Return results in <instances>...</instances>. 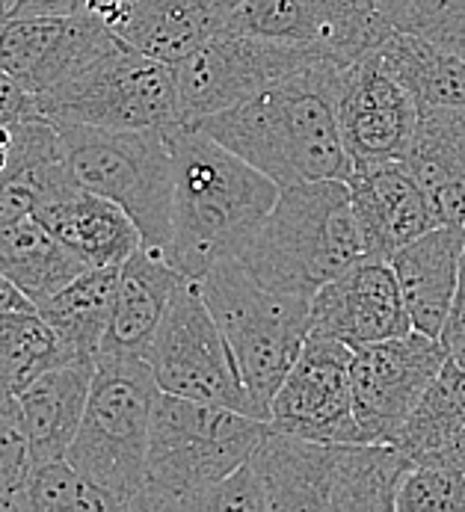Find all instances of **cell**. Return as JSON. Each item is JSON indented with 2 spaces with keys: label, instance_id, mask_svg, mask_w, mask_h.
I'll return each mask as SVG.
<instances>
[{
  "label": "cell",
  "instance_id": "cell-1",
  "mask_svg": "<svg viewBox=\"0 0 465 512\" xmlns=\"http://www.w3.org/2000/svg\"><path fill=\"white\" fill-rule=\"evenodd\" d=\"M341 63L317 60L261 92L193 122L279 187L353 175L338 128Z\"/></svg>",
  "mask_w": 465,
  "mask_h": 512
},
{
  "label": "cell",
  "instance_id": "cell-2",
  "mask_svg": "<svg viewBox=\"0 0 465 512\" xmlns=\"http://www.w3.org/2000/svg\"><path fill=\"white\" fill-rule=\"evenodd\" d=\"M175 187L169 261L190 279L237 258L279 199V184L196 125L166 131Z\"/></svg>",
  "mask_w": 465,
  "mask_h": 512
},
{
  "label": "cell",
  "instance_id": "cell-3",
  "mask_svg": "<svg viewBox=\"0 0 465 512\" xmlns=\"http://www.w3.org/2000/svg\"><path fill=\"white\" fill-rule=\"evenodd\" d=\"M362 258L368 255L350 184L341 178L282 187L276 205L237 255L258 285L303 299Z\"/></svg>",
  "mask_w": 465,
  "mask_h": 512
},
{
  "label": "cell",
  "instance_id": "cell-4",
  "mask_svg": "<svg viewBox=\"0 0 465 512\" xmlns=\"http://www.w3.org/2000/svg\"><path fill=\"white\" fill-rule=\"evenodd\" d=\"M270 510L394 512L412 459L380 441H317L267 430L249 456Z\"/></svg>",
  "mask_w": 465,
  "mask_h": 512
},
{
  "label": "cell",
  "instance_id": "cell-5",
  "mask_svg": "<svg viewBox=\"0 0 465 512\" xmlns=\"http://www.w3.org/2000/svg\"><path fill=\"white\" fill-rule=\"evenodd\" d=\"M264 418L157 391L140 510H205L208 495L267 436Z\"/></svg>",
  "mask_w": 465,
  "mask_h": 512
},
{
  "label": "cell",
  "instance_id": "cell-6",
  "mask_svg": "<svg viewBox=\"0 0 465 512\" xmlns=\"http://www.w3.org/2000/svg\"><path fill=\"white\" fill-rule=\"evenodd\" d=\"M157 391L146 359L98 356L86 412L66 459L110 498L113 510H140Z\"/></svg>",
  "mask_w": 465,
  "mask_h": 512
},
{
  "label": "cell",
  "instance_id": "cell-7",
  "mask_svg": "<svg viewBox=\"0 0 465 512\" xmlns=\"http://www.w3.org/2000/svg\"><path fill=\"white\" fill-rule=\"evenodd\" d=\"M196 282L232 347L258 415L267 421L273 394L309 338L311 299L258 285L237 258L214 264Z\"/></svg>",
  "mask_w": 465,
  "mask_h": 512
},
{
  "label": "cell",
  "instance_id": "cell-8",
  "mask_svg": "<svg viewBox=\"0 0 465 512\" xmlns=\"http://www.w3.org/2000/svg\"><path fill=\"white\" fill-rule=\"evenodd\" d=\"M63 157L83 187L122 205L143 243L166 252L172 237V187L175 163L166 131L98 128L54 122Z\"/></svg>",
  "mask_w": 465,
  "mask_h": 512
},
{
  "label": "cell",
  "instance_id": "cell-9",
  "mask_svg": "<svg viewBox=\"0 0 465 512\" xmlns=\"http://www.w3.org/2000/svg\"><path fill=\"white\" fill-rule=\"evenodd\" d=\"M33 98L39 116L48 122L134 131H169L181 125L172 66L125 42Z\"/></svg>",
  "mask_w": 465,
  "mask_h": 512
},
{
  "label": "cell",
  "instance_id": "cell-10",
  "mask_svg": "<svg viewBox=\"0 0 465 512\" xmlns=\"http://www.w3.org/2000/svg\"><path fill=\"white\" fill-rule=\"evenodd\" d=\"M146 362L155 370L160 391L261 418L240 379L232 347L214 320L199 282L190 276H184L172 293Z\"/></svg>",
  "mask_w": 465,
  "mask_h": 512
},
{
  "label": "cell",
  "instance_id": "cell-11",
  "mask_svg": "<svg viewBox=\"0 0 465 512\" xmlns=\"http://www.w3.org/2000/svg\"><path fill=\"white\" fill-rule=\"evenodd\" d=\"M317 60L329 57L226 27L172 66L181 125H193L237 101H246L273 80L306 69Z\"/></svg>",
  "mask_w": 465,
  "mask_h": 512
},
{
  "label": "cell",
  "instance_id": "cell-12",
  "mask_svg": "<svg viewBox=\"0 0 465 512\" xmlns=\"http://www.w3.org/2000/svg\"><path fill=\"white\" fill-rule=\"evenodd\" d=\"M445 359L442 341L415 329L353 350V412L362 439L394 444Z\"/></svg>",
  "mask_w": 465,
  "mask_h": 512
},
{
  "label": "cell",
  "instance_id": "cell-13",
  "mask_svg": "<svg viewBox=\"0 0 465 512\" xmlns=\"http://www.w3.org/2000/svg\"><path fill=\"white\" fill-rule=\"evenodd\" d=\"M229 27L311 48L341 66L374 51L394 27L374 0H237Z\"/></svg>",
  "mask_w": 465,
  "mask_h": 512
},
{
  "label": "cell",
  "instance_id": "cell-14",
  "mask_svg": "<svg viewBox=\"0 0 465 512\" xmlns=\"http://www.w3.org/2000/svg\"><path fill=\"white\" fill-rule=\"evenodd\" d=\"M353 347L309 332L270 400L267 424L317 441H365L353 412Z\"/></svg>",
  "mask_w": 465,
  "mask_h": 512
},
{
  "label": "cell",
  "instance_id": "cell-15",
  "mask_svg": "<svg viewBox=\"0 0 465 512\" xmlns=\"http://www.w3.org/2000/svg\"><path fill=\"white\" fill-rule=\"evenodd\" d=\"M338 128L353 169L403 160L418 125L412 92L388 72L377 51L362 54L338 74Z\"/></svg>",
  "mask_w": 465,
  "mask_h": 512
},
{
  "label": "cell",
  "instance_id": "cell-16",
  "mask_svg": "<svg viewBox=\"0 0 465 512\" xmlns=\"http://www.w3.org/2000/svg\"><path fill=\"white\" fill-rule=\"evenodd\" d=\"M119 45L122 39L86 9L69 15L0 18V69L30 95L45 92Z\"/></svg>",
  "mask_w": 465,
  "mask_h": 512
},
{
  "label": "cell",
  "instance_id": "cell-17",
  "mask_svg": "<svg viewBox=\"0 0 465 512\" xmlns=\"http://www.w3.org/2000/svg\"><path fill=\"white\" fill-rule=\"evenodd\" d=\"M33 217L89 267H122L143 246V231L131 214L113 199L83 187L66 166V157L45 166Z\"/></svg>",
  "mask_w": 465,
  "mask_h": 512
},
{
  "label": "cell",
  "instance_id": "cell-18",
  "mask_svg": "<svg viewBox=\"0 0 465 512\" xmlns=\"http://www.w3.org/2000/svg\"><path fill=\"white\" fill-rule=\"evenodd\" d=\"M309 332L353 350L412 332V320L391 264L362 258L311 296Z\"/></svg>",
  "mask_w": 465,
  "mask_h": 512
},
{
  "label": "cell",
  "instance_id": "cell-19",
  "mask_svg": "<svg viewBox=\"0 0 465 512\" xmlns=\"http://www.w3.org/2000/svg\"><path fill=\"white\" fill-rule=\"evenodd\" d=\"M347 184L368 258L388 261L400 246L439 225L430 196L403 160L359 166Z\"/></svg>",
  "mask_w": 465,
  "mask_h": 512
},
{
  "label": "cell",
  "instance_id": "cell-20",
  "mask_svg": "<svg viewBox=\"0 0 465 512\" xmlns=\"http://www.w3.org/2000/svg\"><path fill=\"white\" fill-rule=\"evenodd\" d=\"M184 273L157 246H140L122 267L110 326L104 332L98 356H134L146 359L163 320V311Z\"/></svg>",
  "mask_w": 465,
  "mask_h": 512
},
{
  "label": "cell",
  "instance_id": "cell-21",
  "mask_svg": "<svg viewBox=\"0 0 465 512\" xmlns=\"http://www.w3.org/2000/svg\"><path fill=\"white\" fill-rule=\"evenodd\" d=\"M460 258L463 225H436L388 258L415 332L442 335L460 288Z\"/></svg>",
  "mask_w": 465,
  "mask_h": 512
},
{
  "label": "cell",
  "instance_id": "cell-22",
  "mask_svg": "<svg viewBox=\"0 0 465 512\" xmlns=\"http://www.w3.org/2000/svg\"><path fill=\"white\" fill-rule=\"evenodd\" d=\"M237 0H122L110 30L131 48L175 66L229 27Z\"/></svg>",
  "mask_w": 465,
  "mask_h": 512
},
{
  "label": "cell",
  "instance_id": "cell-23",
  "mask_svg": "<svg viewBox=\"0 0 465 512\" xmlns=\"http://www.w3.org/2000/svg\"><path fill=\"white\" fill-rule=\"evenodd\" d=\"M95 365L98 359L92 356H72L15 394L24 415L30 462L66 459L86 412Z\"/></svg>",
  "mask_w": 465,
  "mask_h": 512
},
{
  "label": "cell",
  "instance_id": "cell-24",
  "mask_svg": "<svg viewBox=\"0 0 465 512\" xmlns=\"http://www.w3.org/2000/svg\"><path fill=\"white\" fill-rule=\"evenodd\" d=\"M403 163L430 196L439 225H463L465 107H421Z\"/></svg>",
  "mask_w": 465,
  "mask_h": 512
},
{
  "label": "cell",
  "instance_id": "cell-25",
  "mask_svg": "<svg viewBox=\"0 0 465 512\" xmlns=\"http://www.w3.org/2000/svg\"><path fill=\"white\" fill-rule=\"evenodd\" d=\"M89 264L36 217L0 225V273L33 305L66 288Z\"/></svg>",
  "mask_w": 465,
  "mask_h": 512
},
{
  "label": "cell",
  "instance_id": "cell-26",
  "mask_svg": "<svg viewBox=\"0 0 465 512\" xmlns=\"http://www.w3.org/2000/svg\"><path fill=\"white\" fill-rule=\"evenodd\" d=\"M421 107H465V60L460 54L400 27L374 48Z\"/></svg>",
  "mask_w": 465,
  "mask_h": 512
},
{
  "label": "cell",
  "instance_id": "cell-27",
  "mask_svg": "<svg viewBox=\"0 0 465 512\" xmlns=\"http://www.w3.org/2000/svg\"><path fill=\"white\" fill-rule=\"evenodd\" d=\"M116 285L119 267H89L66 288L39 302L36 311L75 356L98 359L116 302Z\"/></svg>",
  "mask_w": 465,
  "mask_h": 512
},
{
  "label": "cell",
  "instance_id": "cell-28",
  "mask_svg": "<svg viewBox=\"0 0 465 512\" xmlns=\"http://www.w3.org/2000/svg\"><path fill=\"white\" fill-rule=\"evenodd\" d=\"M465 433V362L445 359L442 370L412 409L394 447L412 462H427Z\"/></svg>",
  "mask_w": 465,
  "mask_h": 512
},
{
  "label": "cell",
  "instance_id": "cell-29",
  "mask_svg": "<svg viewBox=\"0 0 465 512\" xmlns=\"http://www.w3.org/2000/svg\"><path fill=\"white\" fill-rule=\"evenodd\" d=\"M72 356L36 308L0 311V388L21 394L36 376Z\"/></svg>",
  "mask_w": 465,
  "mask_h": 512
},
{
  "label": "cell",
  "instance_id": "cell-30",
  "mask_svg": "<svg viewBox=\"0 0 465 512\" xmlns=\"http://www.w3.org/2000/svg\"><path fill=\"white\" fill-rule=\"evenodd\" d=\"M113 510L110 498L69 459L30 462L24 480L18 483V512Z\"/></svg>",
  "mask_w": 465,
  "mask_h": 512
},
{
  "label": "cell",
  "instance_id": "cell-31",
  "mask_svg": "<svg viewBox=\"0 0 465 512\" xmlns=\"http://www.w3.org/2000/svg\"><path fill=\"white\" fill-rule=\"evenodd\" d=\"M394 512H465V471L442 462H412L397 486Z\"/></svg>",
  "mask_w": 465,
  "mask_h": 512
},
{
  "label": "cell",
  "instance_id": "cell-32",
  "mask_svg": "<svg viewBox=\"0 0 465 512\" xmlns=\"http://www.w3.org/2000/svg\"><path fill=\"white\" fill-rule=\"evenodd\" d=\"M394 27L418 33L465 60V0H415Z\"/></svg>",
  "mask_w": 465,
  "mask_h": 512
},
{
  "label": "cell",
  "instance_id": "cell-33",
  "mask_svg": "<svg viewBox=\"0 0 465 512\" xmlns=\"http://www.w3.org/2000/svg\"><path fill=\"white\" fill-rule=\"evenodd\" d=\"M30 468V447L18 397L0 388V486L18 489Z\"/></svg>",
  "mask_w": 465,
  "mask_h": 512
},
{
  "label": "cell",
  "instance_id": "cell-34",
  "mask_svg": "<svg viewBox=\"0 0 465 512\" xmlns=\"http://www.w3.org/2000/svg\"><path fill=\"white\" fill-rule=\"evenodd\" d=\"M205 510H234V512H267L264 501V489L249 465V459L229 474L220 486H214V492L205 501Z\"/></svg>",
  "mask_w": 465,
  "mask_h": 512
},
{
  "label": "cell",
  "instance_id": "cell-35",
  "mask_svg": "<svg viewBox=\"0 0 465 512\" xmlns=\"http://www.w3.org/2000/svg\"><path fill=\"white\" fill-rule=\"evenodd\" d=\"M39 116L36 98L12 77L0 69V122H21Z\"/></svg>",
  "mask_w": 465,
  "mask_h": 512
},
{
  "label": "cell",
  "instance_id": "cell-36",
  "mask_svg": "<svg viewBox=\"0 0 465 512\" xmlns=\"http://www.w3.org/2000/svg\"><path fill=\"white\" fill-rule=\"evenodd\" d=\"M439 341H442V347L448 350L451 359L465 362V276H460V288H457L454 305L448 311V320L442 326Z\"/></svg>",
  "mask_w": 465,
  "mask_h": 512
},
{
  "label": "cell",
  "instance_id": "cell-37",
  "mask_svg": "<svg viewBox=\"0 0 465 512\" xmlns=\"http://www.w3.org/2000/svg\"><path fill=\"white\" fill-rule=\"evenodd\" d=\"M83 9V0H18L9 15L30 18V15H69Z\"/></svg>",
  "mask_w": 465,
  "mask_h": 512
},
{
  "label": "cell",
  "instance_id": "cell-38",
  "mask_svg": "<svg viewBox=\"0 0 465 512\" xmlns=\"http://www.w3.org/2000/svg\"><path fill=\"white\" fill-rule=\"evenodd\" d=\"M6 308H36V305L0 273V311H6Z\"/></svg>",
  "mask_w": 465,
  "mask_h": 512
},
{
  "label": "cell",
  "instance_id": "cell-39",
  "mask_svg": "<svg viewBox=\"0 0 465 512\" xmlns=\"http://www.w3.org/2000/svg\"><path fill=\"white\" fill-rule=\"evenodd\" d=\"M427 462H442V465H454V468H463L465 471V433L457 441H451L442 453L427 459Z\"/></svg>",
  "mask_w": 465,
  "mask_h": 512
},
{
  "label": "cell",
  "instance_id": "cell-40",
  "mask_svg": "<svg viewBox=\"0 0 465 512\" xmlns=\"http://www.w3.org/2000/svg\"><path fill=\"white\" fill-rule=\"evenodd\" d=\"M412 3H415V0H374V6H377V9H380L383 15H386L391 24H394V21H397V18H400V15L406 12V9H409Z\"/></svg>",
  "mask_w": 465,
  "mask_h": 512
},
{
  "label": "cell",
  "instance_id": "cell-41",
  "mask_svg": "<svg viewBox=\"0 0 465 512\" xmlns=\"http://www.w3.org/2000/svg\"><path fill=\"white\" fill-rule=\"evenodd\" d=\"M15 3H18V0H0V18H6V15L12 12Z\"/></svg>",
  "mask_w": 465,
  "mask_h": 512
},
{
  "label": "cell",
  "instance_id": "cell-42",
  "mask_svg": "<svg viewBox=\"0 0 465 512\" xmlns=\"http://www.w3.org/2000/svg\"><path fill=\"white\" fill-rule=\"evenodd\" d=\"M460 276H465V222H463V258H460Z\"/></svg>",
  "mask_w": 465,
  "mask_h": 512
}]
</instances>
